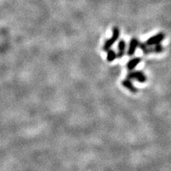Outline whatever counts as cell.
I'll use <instances>...</instances> for the list:
<instances>
[{"label": "cell", "mask_w": 171, "mask_h": 171, "mask_svg": "<svg viewBox=\"0 0 171 171\" xmlns=\"http://www.w3.org/2000/svg\"><path fill=\"white\" fill-rule=\"evenodd\" d=\"M121 31L120 29L118 27H114L112 29V36L110 38L108 39L106 41H105L104 46H103V50L104 51H107L108 50L110 49L112 47L113 45L115 43L116 41L118 40L119 37H120Z\"/></svg>", "instance_id": "1"}, {"label": "cell", "mask_w": 171, "mask_h": 171, "mask_svg": "<svg viewBox=\"0 0 171 171\" xmlns=\"http://www.w3.org/2000/svg\"><path fill=\"white\" fill-rule=\"evenodd\" d=\"M127 78L130 80L134 79L140 83H145L147 80L146 76L143 72L140 71H130V73H128L127 75Z\"/></svg>", "instance_id": "2"}, {"label": "cell", "mask_w": 171, "mask_h": 171, "mask_svg": "<svg viewBox=\"0 0 171 171\" xmlns=\"http://www.w3.org/2000/svg\"><path fill=\"white\" fill-rule=\"evenodd\" d=\"M165 38V34L163 32H160L158 33L157 34L154 35V36L150 37L148 40L146 41V43L149 46H153V45L158 44V43H160Z\"/></svg>", "instance_id": "3"}, {"label": "cell", "mask_w": 171, "mask_h": 171, "mask_svg": "<svg viewBox=\"0 0 171 171\" xmlns=\"http://www.w3.org/2000/svg\"><path fill=\"white\" fill-rule=\"evenodd\" d=\"M139 42H140L139 40H138L137 38H135V37H133V38H132L131 39H130V43H129L128 52H127L129 56L134 55L137 48L138 47Z\"/></svg>", "instance_id": "4"}, {"label": "cell", "mask_w": 171, "mask_h": 171, "mask_svg": "<svg viewBox=\"0 0 171 171\" xmlns=\"http://www.w3.org/2000/svg\"><path fill=\"white\" fill-rule=\"evenodd\" d=\"M126 42L124 39H121L118 43V52L117 58L121 59L125 54V49H126Z\"/></svg>", "instance_id": "5"}, {"label": "cell", "mask_w": 171, "mask_h": 171, "mask_svg": "<svg viewBox=\"0 0 171 171\" xmlns=\"http://www.w3.org/2000/svg\"><path fill=\"white\" fill-rule=\"evenodd\" d=\"M141 62V59L140 57H134L130 59L126 64V67L129 71H133L140 63Z\"/></svg>", "instance_id": "6"}, {"label": "cell", "mask_w": 171, "mask_h": 171, "mask_svg": "<svg viewBox=\"0 0 171 171\" xmlns=\"http://www.w3.org/2000/svg\"><path fill=\"white\" fill-rule=\"evenodd\" d=\"M122 85L125 88H126L127 89L129 90L131 93H135L138 92V88H135V87L133 86V83H132V81H130V79H128V78H126V79H124L122 81Z\"/></svg>", "instance_id": "7"}, {"label": "cell", "mask_w": 171, "mask_h": 171, "mask_svg": "<svg viewBox=\"0 0 171 171\" xmlns=\"http://www.w3.org/2000/svg\"><path fill=\"white\" fill-rule=\"evenodd\" d=\"M138 47L141 50L142 52L145 54V55H148V54H151V46L147 44L146 43L143 42H139V45Z\"/></svg>", "instance_id": "8"}, {"label": "cell", "mask_w": 171, "mask_h": 171, "mask_svg": "<svg viewBox=\"0 0 171 171\" xmlns=\"http://www.w3.org/2000/svg\"><path fill=\"white\" fill-rule=\"evenodd\" d=\"M107 61L109 62H112L117 59V53L114 49H109L107 51Z\"/></svg>", "instance_id": "9"}, {"label": "cell", "mask_w": 171, "mask_h": 171, "mask_svg": "<svg viewBox=\"0 0 171 171\" xmlns=\"http://www.w3.org/2000/svg\"><path fill=\"white\" fill-rule=\"evenodd\" d=\"M151 46V54L154 53V54H160L163 53L164 51L163 46H162V44L160 43H158V44L153 45Z\"/></svg>", "instance_id": "10"}]
</instances>
